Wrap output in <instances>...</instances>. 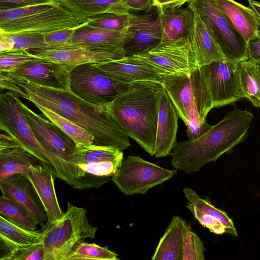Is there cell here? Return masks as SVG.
Returning a JSON list of instances; mask_svg holds the SVG:
<instances>
[{
    "mask_svg": "<svg viewBox=\"0 0 260 260\" xmlns=\"http://www.w3.org/2000/svg\"><path fill=\"white\" fill-rule=\"evenodd\" d=\"M161 84L187 126L190 111L196 110L206 119L213 108L208 88L199 67L185 75H161Z\"/></svg>",
    "mask_w": 260,
    "mask_h": 260,
    "instance_id": "obj_8",
    "label": "cell"
},
{
    "mask_svg": "<svg viewBox=\"0 0 260 260\" xmlns=\"http://www.w3.org/2000/svg\"><path fill=\"white\" fill-rule=\"evenodd\" d=\"M137 56L149 64L159 75H185L198 67L189 36L160 43Z\"/></svg>",
    "mask_w": 260,
    "mask_h": 260,
    "instance_id": "obj_13",
    "label": "cell"
},
{
    "mask_svg": "<svg viewBox=\"0 0 260 260\" xmlns=\"http://www.w3.org/2000/svg\"><path fill=\"white\" fill-rule=\"evenodd\" d=\"M41 161L19 147L0 150V180L18 174H24Z\"/></svg>",
    "mask_w": 260,
    "mask_h": 260,
    "instance_id": "obj_31",
    "label": "cell"
},
{
    "mask_svg": "<svg viewBox=\"0 0 260 260\" xmlns=\"http://www.w3.org/2000/svg\"><path fill=\"white\" fill-rule=\"evenodd\" d=\"M0 32L4 33L9 40L12 46V51L47 49L48 48L42 33L35 32Z\"/></svg>",
    "mask_w": 260,
    "mask_h": 260,
    "instance_id": "obj_35",
    "label": "cell"
},
{
    "mask_svg": "<svg viewBox=\"0 0 260 260\" xmlns=\"http://www.w3.org/2000/svg\"><path fill=\"white\" fill-rule=\"evenodd\" d=\"M0 87L1 89H7L19 97L27 100L26 93L6 72H0Z\"/></svg>",
    "mask_w": 260,
    "mask_h": 260,
    "instance_id": "obj_43",
    "label": "cell"
},
{
    "mask_svg": "<svg viewBox=\"0 0 260 260\" xmlns=\"http://www.w3.org/2000/svg\"><path fill=\"white\" fill-rule=\"evenodd\" d=\"M194 13L193 24L189 36L198 67L225 58L200 16Z\"/></svg>",
    "mask_w": 260,
    "mask_h": 260,
    "instance_id": "obj_24",
    "label": "cell"
},
{
    "mask_svg": "<svg viewBox=\"0 0 260 260\" xmlns=\"http://www.w3.org/2000/svg\"><path fill=\"white\" fill-rule=\"evenodd\" d=\"M130 10L143 11L149 13L152 9L151 0H121Z\"/></svg>",
    "mask_w": 260,
    "mask_h": 260,
    "instance_id": "obj_46",
    "label": "cell"
},
{
    "mask_svg": "<svg viewBox=\"0 0 260 260\" xmlns=\"http://www.w3.org/2000/svg\"><path fill=\"white\" fill-rule=\"evenodd\" d=\"M217 7L231 20L248 42L257 36V23L252 10L234 0H213Z\"/></svg>",
    "mask_w": 260,
    "mask_h": 260,
    "instance_id": "obj_28",
    "label": "cell"
},
{
    "mask_svg": "<svg viewBox=\"0 0 260 260\" xmlns=\"http://www.w3.org/2000/svg\"><path fill=\"white\" fill-rule=\"evenodd\" d=\"M248 58L253 62L260 64V37H255L247 44Z\"/></svg>",
    "mask_w": 260,
    "mask_h": 260,
    "instance_id": "obj_45",
    "label": "cell"
},
{
    "mask_svg": "<svg viewBox=\"0 0 260 260\" xmlns=\"http://www.w3.org/2000/svg\"><path fill=\"white\" fill-rule=\"evenodd\" d=\"M41 231L18 226L0 215V259L18 248L43 243Z\"/></svg>",
    "mask_w": 260,
    "mask_h": 260,
    "instance_id": "obj_25",
    "label": "cell"
},
{
    "mask_svg": "<svg viewBox=\"0 0 260 260\" xmlns=\"http://www.w3.org/2000/svg\"><path fill=\"white\" fill-rule=\"evenodd\" d=\"M177 170H168L139 156L123 159L111 181L126 196L145 194L150 188L171 179Z\"/></svg>",
    "mask_w": 260,
    "mask_h": 260,
    "instance_id": "obj_12",
    "label": "cell"
},
{
    "mask_svg": "<svg viewBox=\"0 0 260 260\" xmlns=\"http://www.w3.org/2000/svg\"><path fill=\"white\" fill-rule=\"evenodd\" d=\"M236 74L239 95L260 108V64L250 60L237 63Z\"/></svg>",
    "mask_w": 260,
    "mask_h": 260,
    "instance_id": "obj_30",
    "label": "cell"
},
{
    "mask_svg": "<svg viewBox=\"0 0 260 260\" xmlns=\"http://www.w3.org/2000/svg\"><path fill=\"white\" fill-rule=\"evenodd\" d=\"M252 119L250 112L235 107L200 138L176 142L171 152L172 166L186 174L199 171L244 141Z\"/></svg>",
    "mask_w": 260,
    "mask_h": 260,
    "instance_id": "obj_2",
    "label": "cell"
},
{
    "mask_svg": "<svg viewBox=\"0 0 260 260\" xmlns=\"http://www.w3.org/2000/svg\"><path fill=\"white\" fill-rule=\"evenodd\" d=\"M0 215L11 222L29 230L36 231L39 225L37 219L29 212L2 196L0 197Z\"/></svg>",
    "mask_w": 260,
    "mask_h": 260,
    "instance_id": "obj_33",
    "label": "cell"
},
{
    "mask_svg": "<svg viewBox=\"0 0 260 260\" xmlns=\"http://www.w3.org/2000/svg\"><path fill=\"white\" fill-rule=\"evenodd\" d=\"M179 118L176 107L163 87L159 99L154 154L155 157H163L171 154L176 143Z\"/></svg>",
    "mask_w": 260,
    "mask_h": 260,
    "instance_id": "obj_21",
    "label": "cell"
},
{
    "mask_svg": "<svg viewBox=\"0 0 260 260\" xmlns=\"http://www.w3.org/2000/svg\"><path fill=\"white\" fill-rule=\"evenodd\" d=\"M19 98L9 90L1 93L0 129L12 138L19 148L36 156L44 166L54 170L50 158L33 133Z\"/></svg>",
    "mask_w": 260,
    "mask_h": 260,
    "instance_id": "obj_11",
    "label": "cell"
},
{
    "mask_svg": "<svg viewBox=\"0 0 260 260\" xmlns=\"http://www.w3.org/2000/svg\"><path fill=\"white\" fill-rule=\"evenodd\" d=\"M87 22L75 29L63 48H83L123 53L124 32L90 27L87 25Z\"/></svg>",
    "mask_w": 260,
    "mask_h": 260,
    "instance_id": "obj_22",
    "label": "cell"
},
{
    "mask_svg": "<svg viewBox=\"0 0 260 260\" xmlns=\"http://www.w3.org/2000/svg\"><path fill=\"white\" fill-rule=\"evenodd\" d=\"M77 27L64 28L43 34L45 42L48 46L47 49L63 48Z\"/></svg>",
    "mask_w": 260,
    "mask_h": 260,
    "instance_id": "obj_41",
    "label": "cell"
},
{
    "mask_svg": "<svg viewBox=\"0 0 260 260\" xmlns=\"http://www.w3.org/2000/svg\"><path fill=\"white\" fill-rule=\"evenodd\" d=\"M43 243L15 249L0 260H43Z\"/></svg>",
    "mask_w": 260,
    "mask_h": 260,
    "instance_id": "obj_39",
    "label": "cell"
},
{
    "mask_svg": "<svg viewBox=\"0 0 260 260\" xmlns=\"http://www.w3.org/2000/svg\"><path fill=\"white\" fill-rule=\"evenodd\" d=\"M42 229L43 260H68L77 246L85 239H94L98 230L89 223L87 210L70 202L60 219Z\"/></svg>",
    "mask_w": 260,
    "mask_h": 260,
    "instance_id": "obj_5",
    "label": "cell"
},
{
    "mask_svg": "<svg viewBox=\"0 0 260 260\" xmlns=\"http://www.w3.org/2000/svg\"><path fill=\"white\" fill-rule=\"evenodd\" d=\"M183 192L187 200L186 207L201 225L215 234L238 236L234 222L226 212L201 198L190 187H184Z\"/></svg>",
    "mask_w": 260,
    "mask_h": 260,
    "instance_id": "obj_17",
    "label": "cell"
},
{
    "mask_svg": "<svg viewBox=\"0 0 260 260\" xmlns=\"http://www.w3.org/2000/svg\"><path fill=\"white\" fill-rule=\"evenodd\" d=\"M237 63L225 58L199 67L208 88L213 108L230 105L241 99L236 74Z\"/></svg>",
    "mask_w": 260,
    "mask_h": 260,
    "instance_id": "obj_14",
    "label": "cell"
},
{
    "mask_svg": "<svg viewBox=\"0 0 260 260\" xmlns=\"http://www.w3.org/2000/svg\"><path fill=\"white\" fill-rule=\"evenodd\" d=\"M22 175L30 182L35 189L47 215V222L53 223L60 219L64 212L59 205L55 192V171L41 163L31 167Z\"/></svg>",
    "mask_w": 260,
    "mask_h": 260,
    "instance_id": "obj_20",
    "label": "cell"
},
{
    "mask_svg": "<svg viewBox=\"0 0 260 260\" xmlns=\"http://www.w3.org/2000/svg\"><path fill=\"white\" fill-rule=\"evenodd\" d=\"M212 125L208 124L206 119L202 118L198 111L192 110L188 116L186 134L188 140H195L206 134Z\"/></svg>",
    "mask_w": 260,
    "mask_h": 260,
    "instance_id": "obj_40",
    "label": "cell"
},
{
    "mask_svg": "<svg viewBox=\"0 0 260 260\" xmlns=\"http://www.w3.org/2000/svg\"><path fill=\"white\" fill-rule=\"evenodd\" d=\"M162 28L158 16L129 13L122 49L125 56H137L154 49L161 42Z\"/></svg>",
    "mask_w": 260,
    "mask_h": 260,
    "instance_id": "obj_15",
    "label": "cell"
},
{
    "mask_svg": "<svg viewBox=\"0 0 260 260\" xmlns=\"http://www.w3.org/2000/svg\"><path fill=\"white\" fill-rule=\"evenodd\" d=\"M122 150L93 144L77 143L72 160L81 189L97 188L111 180L123 159Z\"/></svg>",
    "mask_w": 260,
    "mask_h": 260,
    "instance_id": "obj_7",
    "label": "cell"
},
{
    "mask_svg": "<svg viewBox=\"0 0 260 260\" xmlns=\"http://www.w3.org/2000/svg\"><path fill=\"white\" fill-rule=\"evenodd\" d=\"M130 85L110 77L94 63L77 66L70 73V90L96 105L107 106Z\"/></svg>",
    "mask_w": 260,
    "mask_h": 260,
    "instance_id": "obj_10",
    "label": "cell"
},
{
    "mask_svg": "<svg viewBox=\"0 0 260 260\" xmlns=\"http://www.w3.org/2000/svg\"><path fill=\"white\" fill-rule=\"evenodd\" d=\"M161 83L137 81L107 106L109 112L129 137L154 156Z\"/></svg>",
    "mask_w": 260,
    "mask_h": 260,
    "instance_id": "obj_3",
    "label": "cell"
},
{
    "mask_svg": "<svg viewBox=\"0 0 260 260\" xmlns=\"http://www.w3.org/2000/svg\"><path fill=\"white\" fill-rule=\"evenodd\" d=\"M34 56L47 61L77 66L124 57L122 52L93 50L83 48L34 49L27 50Z\"/></svg>",
    "mask_w": 260,
    "mask_h": 260,
    "instance_id": "obj_23",
    "label": "cell"
},
{
    "mask_svg": "<svg viewBox=\"0 0 260 260\" xmlns=\"http://www.w3.org/2000/svg\"><path fill=\"white\" fill-rule=\"evenodd\" d=\"M128 15L102 13L88 18L86 24L92 27L124 32L128 25Z\"/></svg>",
    "mask_w": 260,
    "mask_h": 260,
    "instance_id": "obj_36",
    "label": "cell"
},
{
    "mask_svg": "<svg viewBox=\"0 0 260 260\" xmlns=\"http://www.w3.org/2000/svg\"><path fill=\"white\" fill-rule=\"evenodd\" d=\"M248 7L252 10L255 17L258 28L257 36L260 37V3L254 0H248Z\"/></svg>",
    "mask_w": 260,
    "mask_h": 260,
    "instance_id": "obj_47",
    "label": "cell"
},
{
    "mask_svg": "<svg viewBox=\"0 0 260 260\" xmlns=\"http://www.w3.org/2000/svg\"><path fill=\"white\" fill-rule=\"evenodd\" d=\"M78 17L87 19L104 13L129 14V8L121 0H58Z\"/></svg>",
    "mask_w": 260,
    "mask_h": 260,
    "instance_id": "obj_29",
    "label": "cell"
},
{
    "mask_svg": "<svg viewBox=\"0 0 260 260\" xmlns=\"http://www.w3.org/2000/svg\"><path fill=\"white\" fill-rule=\"evenodd\" d=\"M86 21L57 1L50 4L0 11V32L44 34L79 27Z\"/></svg>",
    "mask_w": 260,
    "mask_h": 260,
    "instance_id": "obj_4",
    "label": "cell"
},
{
    "mask_svg": "<svg viewBox=\"0 0 260 260\" xmlns=\"http://www.w3.org/2000/svg\"><path fill=\"white\" fill-rule=\"evenodd\" d=\"M205 250L202 240L188 225L184 236L183 260H204Z\"/></svg>",
    "mask_w": 260,
    "mask_h": 260,
    "instance_id": "obj_37",
    "label": "cell"
},
{
    "mask_svg": "<svg viewBox=\"0 0 260 260\" xmlns=\"http://www.w3.org/2000/svg\"><path fill=\"white\" fill-rule=\"evenodd\" d=\"M75 67L38 58L8 73L41 85L70 89V73Z\"/></svg>",
    "mask_w": 260,
    "mask_h": 260,
    "instance_id": "obj_16",
    "label": "cell"
},
{
    "mask_svg": "<svg viewBox=\"0 0 260 260\" xmlns=\"http://www.w3.org/2000/svg\"><path fill=\"white\" fill-rule=\"evenodd\" d=\"M162 28L160 43L189 36L194 21V13L188 8L169 9L157 12Z\"/></svg>",
    "mask_w": 260,
    "mask_h": 260,
    "instance_id": "obj_27",
    "label": "cell"
},
{
    "mask_svg": "<svg viewBox=\"0 0 260 260\" xmlns=\"http://www.w3.org/2000/svg\"><path fill=\"white\" fill-rule=\"evenodd\" d=\"M187 7L200 16L226 59L248 60L247 41L213 0H189Z\"/></svg>",
    "mask_w": 260,
    "mask_h": 260,
    "instance_id": "obj_9",
    "label": "cell"
},
{
    "mask_svg": "<svg viewBox=\"0 0 260 260\" xmlns=\"http://www.w3.org/2000/svg\"><path fill=\"white\" fill-rule=\"evenodd\" d=\"M38 58L27 50H14L0 53V72H10Z\"/></svg>",
    "mask_w": 260,
    "mask_h": 260,
    "instance_id": "obj_38",
    "label": "cell"
},
{
    "mask_svg": "<svg viewBox=\"0 0 260 260\" xmlns=\"http://www.w3.org/2000/svg\"><path fill=\"white\" fill-rule=\"evenodd\" d=\"M26 93L27 100L49 109L91 134L93 144L127 149L129 137L109 112L107 106L80 98L70 89L41 85L6 72Z\"/></svg>",
    "mask_w": 260,
    "mask_h": 260,
    "instance_id": "obj_1",
    "label": "cell"
},
{
    "mask_svg": "<svg viewBox=\"0 0 260 260\" xmlns=\"http://www.w3.org/2000/svg\"><path fill=\"white\" fill-rule=\"evenodd\" d=\"M118 255L95 243L80 242L69 257L68 260H118Z\"/></svg>",
    "mask_w": 260,
    "mask_h": 260,
    "instance_id": "obj_34",
    "label": "cell"
},
{
    "mask_svg": "<svg viewBox=\"0 0 260 260\" xmlns=\"http://www.w3.org/2000/svg\"><path fill=\"white\" fill-rule=\"evenodd\" d=\"M53 0H0V11L54 3Z\"/></svg>",
    "mask_w": 260,
    "mask_h": 260,
    "instance_id": "obj_42",
    "label": "cell"
},
{
    "mask_svg": "<svg viewBox=\"0 0 260 260\" xmlns=\"http://www.w3.org/2000/svg\"><path fill=\"white\" fill-rule=\"evenodd\" d=\"M0 189L3 197L25 209L37 219L39 225L44 226L48 220L46 212L32 184L23 175L18 174L1 180Z\"/></svg>",
    "mask_w": 260,
    "mask_h": 260,
    "instance_id": "obj_18",
    "label": "cell"
},
{
    "mask_svg": "<svg viewBox=\"0 0 260 260\" xmlns=\"http://www.w3.org/2000/svg\"><path fill=\"white\" fill-rule=\"evenodd\" d=\"M21 105L36 139L51 161L56 178L73 188L81 189L77 170L71 158L76 143L56 125L36 113L22 101Z\"/></svg>",
    "mask_w": 260,
    "mask_h": 260,
    "instance_id": "obj_6",
    "label": "cell"
},
{
    "mask_svg": "<svg viewBox=\"0 0 260 260\" xmlns=\"http://www.w3.org/2000/svg\"><path fill=\"white\" fill-rule=\"evenodd\" d=\"M94 63L110 77L125 83L141 81L162 82L161 76L149 64L136 56Z\"/></svg>",
    "mask_w": 260,
    "mask_h": 260,
    "instance_id": "obj_19",
    "label": "cell"
},
{
    "mask_svg": "<svg viewBox=\"0 0 260 260\" xmlns=\"http://www.w3.org/2000/svg\"><path fill=\"white\" fill-rule=\"evenodd\" d=\"M152 7L157 9V12L169 9L181 8L189 0H151Z\"/></svg>",
    "mask_w": 260,
    "mask_h": 260,
    "instance_id": "obj_44",
    "label": "cell"
},
{
    "mask_svg": "<svg viewBox=\"0 0 260 260\" xmlns=\"http://www.w3.org/2000/svg\"><path fill=\"white\" fill-rule=\"evenodd\" d=\"M53 1H58V0H53Z\"/></svg>",
    "mask_w": 260,
    "mask_h": 260,
    "instance_id": "obj_48",
    "label": "cell"
},
{
    "mask_svg": "<svg viewBox=\"0 0 260 260\" xmlns=\"http://www.w3.org/2000/svg\"><path fill=\"white\" fill-rule=\"evenodd\" d=\"M51 122L68 135L76 143L93 144L94 137L83 128L53 111L34 104Z\"/></svg>",
    "mask_w": 260,
    "mask_h": 260,
    "instance_id": "obj_32",
    "label": "cell"
},
{
    "mask_svg": "<svg viewBox=\"0 0 260 260\" xmlns=\"http://www.w3.org/2000/svg\"><path fill=\"white\" fill-rule=\"evenodd\" d=\"M188 225L179 216H174L161 237L152 260H183L184 236Z\"/></svg>",
    "mask_w": 260,
    "mask_h": 260,
    "instance_id": "obj_26",
    "label": "cell"
}]
</instances>
